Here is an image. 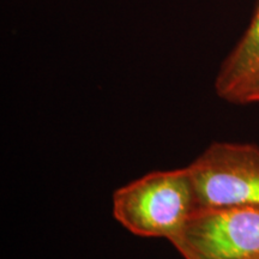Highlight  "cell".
Masks as SVG:
<instances>
[{
  "mask_svg": "<svg viewBox=\"0 0 259 259\" xmlns=\"http://www.w3.org/2000/svg\"><path fill=\"white\" fill-rule=\"evenodd\" d=\"M170 242L185 259H259V208H199Z\"/></svg>",
  "mask_w": 259,
  "mask_h": 259,
  "instance_id": "3957f363",
  "label": "cell"
},
{
  "mask_svg": "<svg viewBox=\"0 0 259 259\" xmlns=\"http://www.w3.org/2000/svg\"><path fill=\"white\" fill-rule=\"evenodd\" d=\"M196 210V193L187 167L151 171L113 194L114 219L142 238L170 241Z\"/></svg>",
  "mask_w": 259,
  "mask_h": 259,
  "instance_id": "6da1fadb",
  "label": "cell"
},
{
  "mask_svg": "<svg viewBox=\"0 0 259 259\" xmlns=\"http://www.w3.org/2000/svg\"><path fill=\"white\" fill-rule=\"evenodd\" d=\"M258 102H259V79L251 87V89L248 90L247 94L244 96L241 105H246V103H258Z\"/></svg>",
  "mask_w": 259,
  "mask_h": 259,
  "instance_id": "5b68a950",
  "label": "cell"
},
{
  "mask_svg": "<svg viewBox=\"0 0 259 259\" xmlns=\"http://www.w3.org/2000/svg\"><path fill=\"white\" fill-rule=\"evenodd\" d=\"M197 209L259 208V147L218 142L187 166Z\"/></svg>",
  "mask_w": 259,
  "mask_h": 259,
  "instance_id": "7a4b0ae2",
  "label": "cell"
},
{
  "mask_svg": "<svg viewBox=\"0 0 259 259\" xmlns=\"http://www.w3.org/2000/svg\"><path fill=\"white\" fill-rule=\"evenodd\" d=\"M259 79V3L247 30L221 65L215 92L228 102L241 103Z\"/></svg>",
  "mask_w": 259,
  "mask_h": 259,
  "instance_id": "277c9868",
  "label": "cell"
}]
</instances>
